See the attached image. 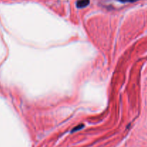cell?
Segmentation results:
<instances>
[{
	"instance_id": "obj_1",
	"label": "cell",
	"mask_w": 147,
	"mask_h": 147,
	"mask_svg": "<svg viewBox=\"0 0 147 147\" xmlns=\"http://www.w3.org/2000/svg\"><path fill=\"white\" fill-rule=\"evenodd\" d=\"M90 4V0H78L76 6L78 8H84Z\"/></svg>"
},
{
	"instance_id": "obj_2",
	"label": "cell",
	"mask_w": 147,
	"mask_h": 147,
	"mask_svg": "<svg viewBox=\"0 0 147 147\" xmlns=\"http://www.w3.org/2000/svg\"><path fill=\"white\" fill-rule=\"evenodd\" d=\"M83 127H84V125H83V124H81V125H78V126L75 127V128H74L72 130V132H75V131H78V130L82 129V128H83Z\"/></svg>"
},
{
	"instance_id": "obj_3",
	"label": "cell",
	"mask_w": 147,
	"mask_h": 147,
	"mask_svg": "<svg viewBox=\"0 0 147 147\" xmlns=\"http://www.w3.org/2000/svg\"><path fill=\"white\" fill-rule=\"evenodd\" d=\"M119 1L122 3H127V2H135V1H138V0H118Z\"/></svg>"
}]
</instances>
